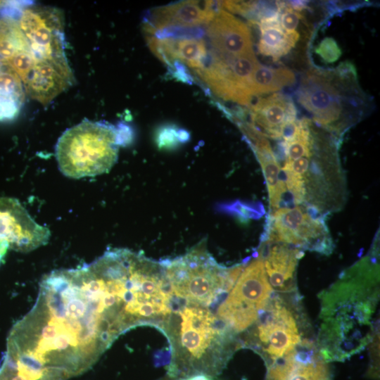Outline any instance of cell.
Masks as SVG:
<instances>
[{
    "mask_svg": "<svg viewBox=\"0 0 380 380\" xmlns=\"http://www.w3.org/2000/svg\"><path fill=\"white\" fill-rule=\"evenodd\" d=\"M141 312L129 271L101 256L44 275L35 304L8 338L32 367L67 380L89 370L120 335L140 326Z\"/></svg>",
    "mask_w": 380,
    "mask_h": 380,
    "instance_id": "6da1fadb",
    "label": "cell"
},
{
    "mask_svg": "<svg viewBox=\"0 0 380 380\" xmlns=\"http://www.w3.org/2000/svg\"><path fill=\"white\" fill-rule=\"evenodd\" d=\"M365 258L345 272L322 302L317 347L329 362L343 360L371 340L379 294V269Z\"/></svg>",
    "mask_w": 380,
    "mask_h": 380,
    "instance_id": "7a4b0ae2",
    "label": "cell"
},
{
    "mask_svg": "<svg viewBox=\"0 0 380 380\" xmlns=\"http://www.w3.org/2000/svg\"><path fill=\"white\" fill-rule=\"evenodd\" d=\"M213 310L173 296L172 312L160 329L171 348L168 377L213 378L223 370L236 348L241 347L238 336Z\"/></svg>",
    "mask_w": 380,
    "mask_h": 380,
    "instance_id": "3957f363",
    "label": "cell"
},
{
    "mask_svg": "<svg viewBox=\"0 0 380 380\" xmlns=\"http://www.w3.org/2000/svg\"><path fill=\"white\" fill-rule=\"evenodd\" d=\"M203 241L182 256L163 260L173 295L186 303L217 308L246 264L220 265Z\"/></svg>",
    "mask_w": 380,
    "mask_h": 380,
    "instance_id": "277c9868",
    "label": "cell"
},
{
    "mask_svg": "<svg viewBox=\"0 0 380 380\" xmlns=\"http://www.w3.org/2000/svg\"><path fill=\"white\" fill-rule=\"evenodd\" d=\"M120 146L117 127L84 120L62 134L55 154L65 177L80 179L108 172L117 161Z\"/></svg>",
    "mask_w": 380,
    "mask_h": 380,
    "instance_id": "5b68a950",
    "label": "cell"
},
{
    "mask_svg": "<svg viewBox=\"0 0 380 380\" xmlns=\"http://www.w3.org/2000/svg\"><path fill=\"white\" fill-rule=\"evenodd\" d=\"M298 316L281 296L270 298L256 322L245 333L241 346L262 356L266 365L283 357L302 341Z\"/></svg>",
    "mask_w": 380,
    "mask_h": 380,
    "instance_id": "8992f818",
    "label": "cell"
},
{
    "mask_svg": "<svg viewBox=\"0 0 380 380\" xmlns=\"http://www.w3.org/2000/svg\"><path fill=\"white\" fill-rule=\"evenodd\" d=\"M273 291L259 256L245 266L232 289L218 305L216 314L239 336L256 322Z\"/></svg>",
    "mask_w": 380,
    "mask_h": 380,
    "instance_id": "52a82bcc",
    "label": "cell"
},
{
    "mask_svg": "<svg viewBox=\"0 0 380 380\" xmlns=\"http://www.w3.org/2000/svg\"><path fill=\"white\" fill-rule=\"evenodd\" d=\"M265 238L286 243L302 251L329 254L333 247L325 217L304 205L271 212Z\"/></svg>",
    "mask_w": 380,
    "mask_h": 380,
    "instance_id": "ba28073f",
    "label": "cell"
},
{
    "mask_svg": "<svg viewBox=\"0 0 380 380\" xmlns=\"http://www.w3.org/2000/svg\"><path fill=\"white\" fill-rule=\"evenodd\" d=\"M50 236V230L36 222L18 199L0 197V239L9 248L28 253L46 244Z\"/></svg>",
    "mask_w": 380,
    "mask_h": 380,
    "instance_id": "9c48e42d",
    "label": "cell"
},
{
    "mask_svg": "<svg viewBox=\"0 0 380 380\" xmlns=\"http://www.w3.org/2000/svg\"><path fill=\"white\" fill-rule=\"evenodd\" d=\"M298 102L313 116L315 122L338 133V122L343 115L341 95L329 75L308 72L298 91Z\"/></svg>",
    "mask_w": 380,
    "mask_h": 380,
    "instance_id": "30bf717a",
    "label": "cell"
},
{
    "mask_svg": "<svg viewBox=\"0 0 380 380\" xmlns=\"http://www.w3.org/2000/svg\"><path fill=\"white\" fill-rule=\"evenodd\" d=\"M327 362L317 346L305 338L291 352L267 366L265 380H331Z\"/></svg>",
    "mask_w": 380,
    "mask_h": 380,
    "instance_id": "8fae6325",
    "label": "cell"
},
{
    "mask_svg": "<svg viewBox=\"0 0 380 380\" xmlns=\"http://www.w3.org/2000/svg\"><path fill=\"white\" fill-rule=\"evenodd\" d=\"M222 1H184L151 11L144 30L148 35L166 28H192L208 25L222 9Z\"/></svg>",
    "mask_w": 380,
    "mask_h": 380,
    "instance_id": "7c38bea8",
    "label": "cell"
},
{
    "mask_svg": "<svg viewBox=\"0 0 380 380\" xmlns=\"http://www.w3.org/2000/svg\"><path fill=\"white\" fill-rule=\"evenodd\" d=\"M211 51L223 58H236L254 53L251 32L243 21L220 9L208 25Z\"/></svg>",
    "mask_w": 380,
    "mask_h": 380,
    "instance_id": "4fadbf2b",
    "label": "cell"
},
{
    "mask_svg": "<svg viewBox=\"0 0 380 380\" xmlns=\"http://www.w3.org/2000/svg\"><path fill=\"white\" fill-rule=\"evenodd\" d=\"M303 254L302 251L286 243L265 238L259 256L274 291L289 293L294 290L298 262Z\"/></svg>",
    "mask_w": 380,
    "mask_h": 380,
    "instance_id": "5bb4252c",
    "label": "cell"
},
{
    "mask_svg": "<svg viewBox=\"0 0 380 380\" xmlns=\"http://www.w3.org/2000/svg\"><path fill=\"white\" fill-rule=\"evenodd\" d=\"M249 108L250 123L265 137L272 139H281V129L284 123L296 120L293 103L281 94L259 98Z\"/></svg>",
    "mask_w": 380,
    "mask_h": 380,
    "instance_id": "9a60e30c",
    "label": "cell"
},
{
    "mask_svg": "<svg viewBox=\"0 0 380 380\" xmlns=\"http://www.w3.org/2000/svg\"><path fill=\"white\" fill-rule=\"evenodd\" d=\"M153 53L169 66L178 61L195 70L202 68L208 58L206 44L201 38H157L147 36Z\"/></svg>",
    "mask_w": 380,
    "mask_h": 380,
    "instance_id": "2e32d148",
    "label": "cell"
},
{
    "mask_svg": "<svg viewBox=\"0 0 380 380\" xmlns=\"http://www.w3.org/2000/svg\"><path fill=\"white\" fill-rule=\"evenodd\" d=\"M258 25L260 30L258 51L274 61L286 55L298 40V32L287 34L283 30L279 15L262 18Z\"/></svg>",
    "mask_w": 380,
    "mask_h": 380,
    "instance_id": "e0dca14e",
    "label": "cell"
},
{
    "mask_svg": "<svg viewBox=\"0 0 380 380\" xmlns=\"http://www.w3.org/2000/svg\"><path fill=\"white\" fill-rule=\"evenodd\" d=\"M251 147L262 169L267 189L271 212L281 208L284 193L281 179V169L266 138L261 139Z\"/></svg>",
    "mask_w": 380,
    "mask_h": 380,
    "instance_id": "ac0fdd59",
    "label": "cell"
},
{
    "mask_svg": "<svg viewBox=\"0 0 380 380\" xmlns=\"http://www.w3.org/2000/svg\"><path fill=\"white\" fill-rule=\"evenodd\" d=\"M21 80L6 64L0 62V120L14 118L24 100Z\"/></svg>",
    "mask_w": 380,
    "mask_h": 380,
    "instance_id": "d6986e66",
    "label": "cell"
},
{
    "mask_svg": "<svg viewBox=\"0 0 380 380\" xmlns=\"http://www.w3.org/2000/svg\"><path fill=\"white\" fill-rule=\"evenodd\" d=\"M296 82L294 73L285 68H272L258 64L250 77L249 89L254 97L279 91Z\"/></svg>",
    "mask_w": 380,
    "mask_h": 380,
    "instance_id": "ffe728a7",
    "label": "cell"
},
{
    "mask_svg": "<svg viewBox=\"0 0 380 380\" xmlns=\"http://www.w3.org/2000/svg\"><path fill=\"white\" fill-rule=\"evenodd\" d=\"M180 128L175 125H163L155 132V142L159 149L172 150L182 144L179 138Z\"/></svg>",
    "mask_w": 380,
    "mask_h": 380,
    "instance_id": "44dd1931",
    "label": "cell"
},
{
    "mask_svg": "<svg viewBox=\"0 0 380 380\" xmlns=\"http://www.w3.org/2000/svg\"><path fill=\"white\" fill-rule=\"evenodd\" d=\"M221 212L234 214L243 218H253L260 216L262 213L260 210L258 204L235 201L230 203H224L218 206Z\"/></svg>",
    "mask_w": 380,
    "mask_h": 380,
    "instance_id": "7402d4cb",
    "label": "cell"
},
{
    "mask_svg": "<svg viewBox=\"0 0 380 380\" xmlns=\"http://www.w3.org/2000/svg\"><path fill=\"white\" fill-rule=\"evenodd\" d=\"M316 52L327 63L336 61L341 55L337 42L331 37L324 39L317 48Z\"/></svg>",
    "mask_w": 380,
    "mask_h": 380,
    "instance_id": "603a6c76",
    "label": "cell"
},
{
    "mask_svg": "<svg viewBox=\"0 0 380 380\" xmlns=\"http://www.w3.org/2000/svg\"><path fill=\"white\" fill-rule=\"evenodd\" d=\"M174 380H213L212 377L207 376L205 375H195L183 379H173Z\"/></svg>",
    "mask_w": 380,
    "mask_h": 380,
    "instance_id": "cb8c5ba5",
    "label": "cell"
},
{
    "mask_svg": "<svg viewBox=\"0 0 380 380\" xmlns=\"http://www.w3.org/2000/svg\"><path fill=\"white\" fill-rule=\"evenodd\" d=\"M8 244L4 241L0 239V263L8 249Z\"/></svg>",
    "mask_w": 380,
    "mask_h": 380,
    "instance_id": "d4e9b609",
    "label": "cell"
},
{
    "mask_svg": "<svg viewBox=\"0 0 380 380\" xmlns=\"http://www.w3.org/2000/svg\"><path fill=\"white\" fill-rule=\"evenodd\" d=\"M163 380H174V379H171V378H170V377L167 376V379H163Z\"/></svg>",
    "mask_w": 380,
    "mask_h": 380,
    "instance_id": "484cf974",
    "label": "cell"
}]
</instances>
